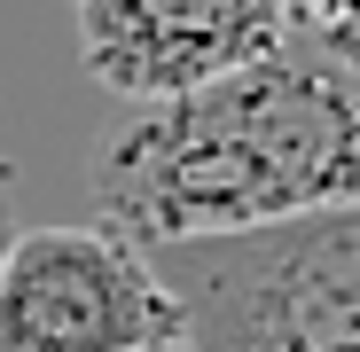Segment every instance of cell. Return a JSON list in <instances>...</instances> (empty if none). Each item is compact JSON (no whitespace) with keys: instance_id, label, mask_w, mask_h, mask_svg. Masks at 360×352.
Segmentation results:
<instances>
[{"instance_id":"6da1fadb","label":"cell","mask_w":360,"mask_h":352,"mask_svg":"<svg viewBox=\"0 0 360 352\" xmlns=\"http://www.w3.org/2000/svg\"><path fill=\"white\" fill-rule=\"evenodd\" d=\"M86 188L102 227L134 251L360 204V55L282 24L243 71L117 117L86 157Z\"/></svg>"},{"instance_id":"3957f363","label":"cell","mask_w":360,"mask_h":352,"mask_svg":"<svg viewBox=\"0 0 360 352\" xmlns=\"http://www.w3.org/2000/svg\"><path fill=\"white\" fill-rule=\"evenodd\" d=\"M180 344L157 266L110 227H16L0 251V352H149Z\"/></svg>"},{"instance_id":"277c9868","label":"cell","mask_w":360,"mask_h":352,"mask_svg":"<svg viewBox=\"0 0 360 352\" xmlns=\"http://www.w3.org/2000/svg\"><path fill=\"white\" fill-rule=\"evenodd\" d=\"M79 63L117 102L196 94L282 39V0H71Z\"/></svg>"},{"instance_id":"7a4b0ae2","label":"cell","mask_w":360,"mask_h":352,"mask_svg":"<svg viewBox=\"0 0 360 352\" xmlns=\"http://www.w3.org/2000/svg\"><path fill=\"white\" fill-rule=\"evenodd\" d=\"M141 259L172 289L188 352H360V204Z\"/></svg>"},{"instance_id":"52a82bcc","label":"cell","mask_w":360,"mask_h":352,"mask_svg":"<svg viewBox=\"0 0 360 352\" xmlns=\"http://www.w3.org/2000/svg\"><path fill=\"white\" fill-rule=\"evenodd\" d=\"M149 352H188V344H149Z\"/></svg>"},{"instance_id":"8992f818","label":"cell","mask_w":360,"mask_h":352,"mask_svg":"<svg viewBox=\"0 0 360 352\" xmlns=\"http://www.w3.org/2000/svg\"><path fill=\"white\" fill-rule=\"evenodd\" d=\"M16 227H24V219H16V204L0 196V251H8V235H16Z\"/></svg>"},{"instance_id":"5b68a950","label":"cell","mask_w":360,"mask_h":352,"mask_svg":"<svg viewBox=\"0 0 360 352\" xmlns=\"http://www.w3.org/2000/svg\"><path fill=\"white\" fill-rule=\"evenodd\" d=\"M282 16L306 24V32H321L345 55H360V0H282Z\"/></svg>"}]
</instances>
